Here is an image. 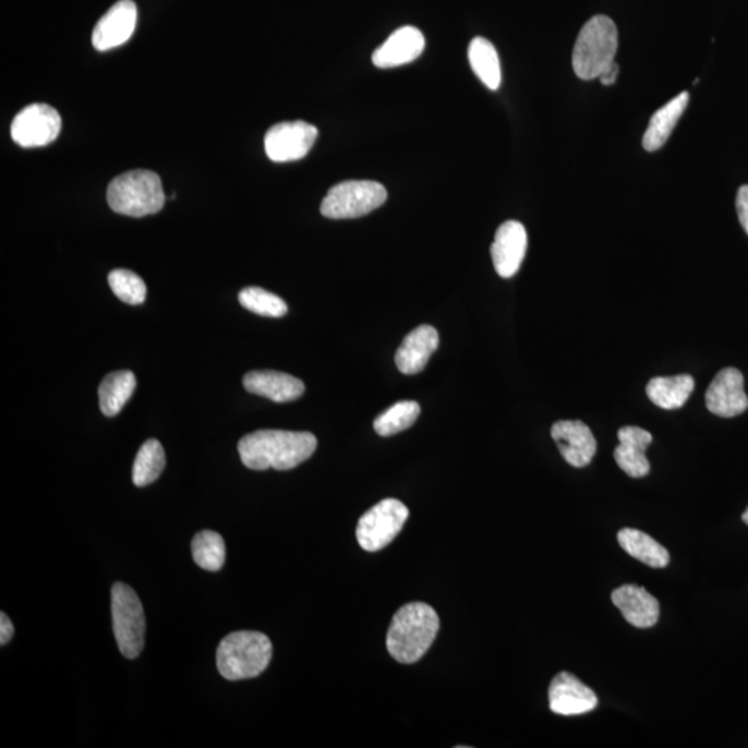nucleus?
<instances>
[{"label": "nucleus", "mask_w": 748, "mask_h": 748, "mask_svg": "<svg viewBox=\"0 0 748 748\" xmlns=\"http://www.w3.org/2000/svg\"><path fill=\"white\" fill-rule=\"evenodd\" d=\"M696 383L690 374L673 377H654L646 386L650 401L665 411L683 408L693 393Z\"/></svg>", "instance_id": "obj_22"}, {"label": "nucleus", "mask_w": 748, "mask_h": 748, "mask_svg": "<svg viewBox=\"0 0 748 748\" xmlns=\"http://www.w3.org/2000/svg\"><path fill=\"white\" fill-rule=\"evenodd\" d=\"M136 23L137 9L135 2L133 0H120L95 25L92 45L99 52L118 48L131 39Z\"/></svg>", "instance_id": "obj_14"}, {"label": "nucleus", "mask_w": 748, "mask_h": 748, "mask_svg": "<svg viewBox=\"0 0 748 748\" xmlns=\"http://www.w3.org/2000/svg\"><path fill=\"white\" fill-rule=\"evenodd\" d=\"M707 409L715 417L736 418L748 409L745 377L735 367L722 369L705 393Z\"/></svg>", "instance_id": "obj_11"}, {"label": "nucleus", "mask_w": 748, "mask_h": 748, "mask_svg": "<svg viewBox=\"0 0 748 748\" xmlns=\"http://www.w3.org/2000/svg\"><path fill=\"white\" fill-rule=\"evenodd\" d=\"M471 70L486 88L498 91L502 82L500 61L495 46L485 38H474L469 45Z\"/></svg>", "instance_id": "obj_25"}, {"label": "nucleus", "mask_w": 748, "mask_h": 748, "mask_svg": "<svg viewBox=\"0 0 748 748\" xmlns=\"http://www.w3.org/2000/svg\"><path fill=\"white\" fill-rule=\"evenodd\" d=\"M688 105L689 94L688 92H683V94L676 96L675 99L668 101L667 105L654 112L652 118H650L648 130H646L643 136L646 152H657L659 148L667 143L680 117L688 109Z\"/></svg>", "instance_id": "obj_21"}, {"label": "nucleus", "mask_w": 748, "mask_h": 748, "mask_svg": "<svg viewBox=\"0 0 748 748\" xmlns=\"http://www.w3.org/2000/svg\"><path fill=\"white\" fill-rule=\"evenodd\" d=\"M439 631V617L426 603H409L398 610L389 625L387 649L401 664L417 663L429 652Z\"/></svg>", "instance_id": "obj_2"}, {"label": "nucleus", "mask_w": 748, "mask_h": 748, "mask_svg": "<svg viewBox=\"0 0 748 748\" xmlns=\"http://www.w3.org/2000/svg\"><path fill=\"white\" fill-rule=\"evenodd\" d=\"M387 200L386 188L373 181H347L337 183L323 198L321 213L330 219L365 217L382 207Z\"/></svg>", "instance_id": "obj_7"}, {"label": "nucleus", "mask_w": 748, "mask_h": 748, "mask_svg": "<svg viewBox=\"0 0 748 748\" xmlns=\"http://www.w3.org/2000/svg\"><path fill=\"white\" fill-rule=\"evenodd\" d=\"M239 301L245 310L261 316L281 317L287 314L286 302L260 287H248L240 291Z\"/></svg>", "instance_id": "obj_29"}, {"label": "nucleus", "mask_w": 748, "mask_h": 748, "mask_svg": "<svg viewBox=\"0 0 748 748\" xmlns=\"http://www.w3.org/2000/svg\"><path fill=\"white\" fill-rule=\"evenodd\" d=\"M136 388V377L130 371L107 374L99 387L101 412L107 418H114L130 401Z\"/></svg>", "instance_id": "obj_24"}, {"label": "nucleus", "mask_w": 748, "mask_h": 748, "mask_svg": "<svg viewBox=\"0 0 748 748\" xmlns=\"http://www.w3.org/2000/svg\"><path fill=\"white\" fill-rule=\"evenodd\" d=\"M112 629L120 652L126 659L140 657L145 648L146 617L140 596L126 583L111 589Z\"/></svg>", "instance_id": "obj_6"}, {"label": "nucleus", "mask_w": 748, "mask_h": 748, "mask_svg": "<svg viewBox=\"0 0 748 748\" xmlns=\"http://www.w3.org/2000/svg\"><path fill=\"white\" fill-rule=\"evenodd\" d=\"M272 653H274V648L264 634L255 631L230 634L218 646L219 674L228 680L255 678L268 668Z\"/></svg>", "instance_id": "obj_4"}, {"label": "nucleus", "mask_w": 748, "mask_h": 748, "mask_svg": "<svg viewBox=\"0 0 748 748\" xmlns=\"http://www.w3.org/2000/svg\"><path fill=\"white\" fill-rule=\"evenodd\" d=\"M736 209L737 215H739V220L743 229L746 230L748 234V186H741L739 192H737L736 197Z\"/></svg>", "instance_id": "obj_31"}, {"label": "nucleus", "mask_w": 748, "mask_h": 748, "mask_svg": "<svg viewBox=\"0 0 748 748\" xmlns=\"http://www.w3.org/2000/svg\"><path fill=\"white\" fill-rule=\"evenodd\" d=\"M551 434L563 458L572 468H586L596 455V438L581 420H560L553 424Z\"/></svg>", "instance_id": "obj_13"}, {"label": "nucleus", "mask_w": 748, "mask_h": 748, "mask_svg": "<svg viewBox=\"0 0 748 748\" xmlns=\"http://www.w3.org/2000/svg\"><path fill=\"white\" fill-rule=\"evenodd\" d=\"M424 46H426V39L422 31L407 25L389 35L386 43L374 50L372 61L377 69H394V67L412 63L423 53Z\"/></svg>", "instance_id": "obj_16"}, {"label": "nucleus", "mask_w": 748, "mask_h": 748, "mask_svg": "<svg viewBox=\"0 0 748 748\" xmlns=\"http://www.w3.org/2000/svg\"><path fill=\"white\" fill-rule=\"evenodd\" d=\"M619 74V65L614 61V63L610 64L606 70L603 71L601 76H599V81L602 82V85L604 86H610L614 85V82L617 81Z\"/></svg>", "instance_id": "obj_33"}, {"label": "nucleus", "mask_w": 748, "mask_h": 748, "mask_svg": "<svg viewBox=\"0 0 748 748\" xmlns=\"http://www.w3.org/2000/svg\"><path fill=\"white\" fill-rule=\"evenodd\" d=\"M61 131V117L52 106L35 104L15 116L12 137L22 147H43L56 141Z\"/></svg>", "instance_id": "obj_10"}, {"label": "nucleus", "mask_w": 748, "mask_h": 748, "mask_svg": "<svg viewBox=\"0 0 748 748\" xmlns=\"http://www.w3.org/2000/svg\"><path fill=\"white\" fill-rule=\"evenodd\" d=\"M166 468V453L157 439H147L136 455L132 469V481L136 486L155 483Z\"/></svg>", "instance_id": "obj_26"}, {"label": "nucleus", "mask_w": 748, "mask_h": 748, "mask_svg": "<svg viewBox=\"0 0 748 748\" xmlns=\"http://www.w3.org/2000/svg\"><path fill=\"white\" fill-rule=\"evenodd\" d=\"M617 540L629 556L642 562L643 565L653 568H664L668 566L669 553L661 543L653 540L644 532L634 529H623L618 532Z\"/></svg>", "instance_id": "obj_23"}, {"label": "nucleus", "mask_w": 748, "mask_h": 748, "mask_svg": "<svg viewBox=\"0 0 748 748\" xmlns=\"http://www.w3.org/2000/svg\"><path fill=\"white\" fill-rule=\"evenodd\" d=\"M598 696L577 676L560 673L553 678L550 688V707L558 715H581L596 709Z\"/></svg>", "instance_id": "obj_15"}, {"label": "nucleus", "mask_w": 748, "mask_h": 748, "mask_svg": "<svg viewBox=\"0 0 748 748\" xmlns=\"http://www.w3.org/2000/svg\"><path fill=\"white\" fill-rule=\"evenodd\" d=\"M529 245L524 225L517 220H507L496 230L491 245V257L500 278L509 279L519 272Z\"/></svg>", "instance_id": "obj_12"}, {"label": "nucleus", "mask_w": 748, "mask_h": 748, "mask_svg": "<svg viewBox=\"0 0 748 748\" xmlns=\"http://www.w3.org/2000/svg\"><path fill=\"white\" fill-rule=\"evenodd\" d=\"M317 439L306 432L258 430L239 441L238 449L251 470H291L314 455Z\"/></svg>", "instance_id": "obj_1"}, {"label": "nucleus", "mask_w": 748, "mask_h": 748, "mask_svg": "<svg viewBox=\"0 0 748 748\" xmlns=\"http://www.w3.org/2000/svg\"><path fill=\"white\" fill-rule=\"evenodd\" d=\"M107 202L117 214L142 218L161 212L166 194L156 172L135 169L112 179L107 189Z\"/></svg>", "instance_id": "obj_5"}, {"label": "nucleus", "mask_w": 748, "mask_h": 748, "mask_svg": "<svg viewBox=\"0 0 748 748\" xmlns=\"http://www.w3.org/2000/svg\"><path fill=\"white\" fill-rule=\"evenodd\" d=\"M743 521H745L746 524L748 526V507H747V510L745 511V515H743Z\"/></svg>", "instance_id": "obj_34"}, {"label": "nucleus", "mask_w": 748, "mask_h": 748, "mask_svg": "<svg viewBox=\"0 0 748 748\" xmlns=\"http://www.w3.org/2000/svg\"><path fill=\"white\" fill-rule=\"evenodd\" d=\"M317 135H319L317 128L309 122H280L266 132V156L275 162L301 160L315 145Z\"/></svg>", "instance_id": "obj_9"}, {"label": "nucleus", "mask_w": 748, "mask_h": 748, "mask_svg": "<svg viewBox=\"0 0 748 748\" xmlns=\"http://www.w3.org/2000/svg\"><path fill=\"white\" fill-rule=\"evenodd\" d=\"M14 637V627L7 614H0V644L7 646Z\"/></svg>", "instance_id": "obj_32"}, {"label": "nucleus", "mask_w": 748, "mask_h": 748, "mask_svg": "<svg viewBox=\"0 0 748 748\" xmlns=\"http://www.w3.org/2000/svg\"><path fill=\"white\" fill-rule=\"evenodd\" d=\"M612 601L627 623L640 629L654 627L660 617L657 599L637 586H623L613 591Z\"/></svg>", "instance_id": "obj_18"}, {"label": "nucleus", "mask_w": 748, "mask_h": 748, "mask_svg": "<svg viewBox=\"0 0 748 748\" xmlns=\"http://www.w3.org/2000/svg\"><path fill=\"white\" fill-rule=\"evenodd\" d=\"M408 517V507L398 499H384L373 506L358 522L357 538L362 550L382 551L396 540Z\"/></svg>", "instance_id": "obj_8"}, {"label": "nucleus", "mask_w": 748, "mask_h": 748, "mask_svg": "<svg viewBox=\"0 0 748 748\" xmlns=\"http://www.w3.org/2000/svg\"><path fill=\"white\" fill-rule=\"evenodd\" d=\"M109 285L112 293L125 304L141 305L146 300L147 289L145 281L135 272L116 269L110 272Z\"/></svg>", "instance_id": "obj_30"}, {"label": "nucleus", "mask_w": 748, "mask_h": 748, "mask_svg": "<svg viewBox=\"0 0 748 748\" xmlns=\"http://www.w3.org/2000/svg\"><path fill=\"white\" fill-rule=\"evenodd\" d=\"M243 386L250 394L270 399L274 402H290L305 391L304 383L287 373L254 371L245 374Z\"/></svg>", "instance_id": "obj_20"}, {"label": "nucleus", "mask_w": 748, "mask_h": 748, "mask_svg": "<svg viewBox=\"0 0 748 748\" xmlns=\"http://www.w3.org/2000/svg\"><path fill=\"white\" fill-rule=\"evenodd\" d=\"M438 346V331L433 326L417 327L403 338L401 347L398 348L396 353L398 371L403 374L422 372Z\"/></svg>", "instance_id": "obj_19"}, {"label": "nucleus", "mask_w": 748, "mask_h": 748, "mask_svg": "<svg viewBox=\"0 0 748 748\" xmlns=\"http://www.w3.org/2000/svg\"><path fill=\"white\" fill-rule=\"evenodd\" d=\"M192 553L194 562L206 571H219L227 558V546L224 538L214 531H202L193 538Z\"/></svg>", "instance_id": "obj_27"}, {"label": "nucleus", "mask_w": 748, "mask_h": 748, "mask_svg": "<svg viewBox=\"0 0 748 748\" xmlns=\"http://www.w3.org/2000/svg\"><path fill=\"white\" fill-rule=\"evenodd\" d=\"M618 29L607 15H594L578 34L572 50L574 73L583 81L596 80L616 59Z\"/></svg>", "instance_id": "obj_3"}, {"label": "nucleus", "mask_w": 748, "mask_h": 748, "mask_svg": "<svg viewBox=\"0 0 748 748\" xmlns=\"http://www.w3.org/2000/svg\"><path fill=\"white\" fill-rule=\"evenodd\" d=\"M420 414V405L414 401H401L393 405L386 412L374 420V430L382 437L398 434L412 427Z\"/></svg>", "instance_id": "obj_28"}, {"label": "nucleus", "mask_w": 748, "mask_h": 748, "mask_svg": "<svg viewBox=\"0 0 748 748\" xmlns=\"http://www.w3.org/2000/svg\"><path fill=\"white\" fill-rule=\"evenodd\" d=\"M619 445L614 449L618 468L632 479H642L650 473L646 449L653 443V435L646 430L627 426L618 430Z\"/></svg>", "instance_id": "obj_17"}]
</instances>
